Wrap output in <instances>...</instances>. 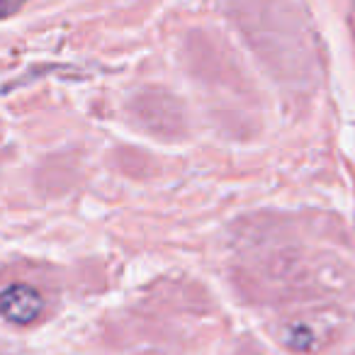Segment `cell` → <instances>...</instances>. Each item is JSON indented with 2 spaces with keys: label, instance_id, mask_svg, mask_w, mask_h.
<instances>
[{
  "label": "cell",
  "instance_id": "cell-1",
  "mask_svg": "<svg viewBox=\"0 0 355 355\" xmlns=\"http://www.w3.org/2000/svg\"><path fill=\"white\" fill-rule=\"evenodd\" d=\"M42 309H44V300L32 285L17 282L0 292V316L10 324L17 326H30L40 319Z\"/></svg>",
  "mask_w": 355,
  "mask_h": 355
},
{
  "label": "cell",
  "instance_id": "cell-2",
  "mask_svg": "<svg viewBox=\"0 0 355 355\" xmlns=\"http://www.w3.org/2000/svg\"><path fill=\"white\" fill-rule=\"evenodd\" d=\"M22 6V0H0V17H8Z\"/></svg>",
  "mask_w": 355,
  "mask_h": 355
}]
</instances>
